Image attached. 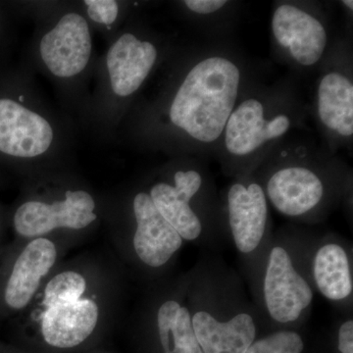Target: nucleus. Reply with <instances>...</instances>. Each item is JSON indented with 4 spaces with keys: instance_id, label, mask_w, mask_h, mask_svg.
<instances>
[{
    "instance_id": "nucleus-1",
    "label": "nucleus",
    "mask_w": 353,
    "mask_h": 353,
    "mask_svg": "<svg viewBox=\"0 0 353 353\" xmlns=\"http://www.w3.org/2000/svg\"><path fill=\"white\" fill-rule=\"evenodd\" d=\"M187 303L202 353H245L264 327L243 276L216 255L188 274Z\"/></svg>"
},
{
    "instance_id": "nucleus-2",
    "label": "nucleus",
    "mask_w": 353,
    "mask_h": 353,
    "mask_svg": "<svg viewBox=\"0 0 353 353\" xmlns=\"http://www.w3.org/2000/svg\"><path fill=\"white\" fill-rule=\"evenodd\" d=\"M308 234L296 228L274 233L245 281L270 332L299 329L310 318L315 292L308 276Z\"/></svg>"
},
{
    "instance_id": "nucleus-3",
    "label": "nucleus",
    "mask_w": 353,
    "mask_h": 353,
    "mask_svg": "<svg viewBox=\"0 0 353 353\" xmlns=\"http://www.w3.org/2000/svg\"><path fill=\"white\" fill-rule=\"evenodd\" d=\"M241 85L243 71L234 58L218 51L204 53L176 88L169 105V122L199 148L220 143Z\"/></svg>"
},
{
    "instance_id": "nucleus-4",
    "label": "nucleus",
    "mask_w": 353,
    "mask_h": 353,
    "mask_svg": "<svg viewBox=\"0 0 353 353\" xmlns=\"http://www.w3.org/2000/svg\"><path fill=\"white\" fill-rule=\"evenodd\" d=\"M252 174L272 208L303 224L321 222L350 194L347 172L301 157L266 158Z\"/></svg>"
},
{
    "instance_id": "nucleus-5",
    "label": "nucleus",
    "mask_w": 353,
    "mask_h": 353,
    "mask_svg": "<svg viewBox=\"0 0 353 353\" xmlns=\"http://www.w3.org/2000/svg\"><path fill=\"white\" fill-rule=\"evenodd\" d=\"M297 114L281 97L254 94L239 99L220 141L225 171L234 178L252 174L264 161V153L294 126Z\"/></svg>"
},
{
    "instance_id": "nucleus-6",
    "label": "nucleus",
    "mask_w": 353,
    "mask_h": 353,
    "mask_svg": "<svg viewBox=\"0 0 353 353\" xmlns=\"http://www.w3.org/2000/svg\"><path fill=\"white\" fill-rule=\"evenodd\" d=\"M158 212L183 241L216 250L223 238L219 201L201 166L180 169L173 182H158L148 192Z\"/></svg>"
},
{
    "instance_id": "nucleus-7",
    "label": "nucleus",
    "mask_w": 353,
    "mask_h": 353,
    "mask_svg": "<svg viewBox=\"0 0 353 353\" xmlns=\"http://www.w3.org/2000/svg\"><path fill=\"white\" fill-rule=\"evenodd\" d=\"M219 206L223 238L231 241L238 252L245 281L256 268L274 234L270 204L259 181L250 174L234 178Z\"/></svg>"
},
{
    "instance_id": "nucleus-8",
    "label": "nucleus",
    "mask_w": 353,
    "mask_h": 353,
    "mask_svg": "<svg viewBox=\"0 0 353 353\" xmlns=\"http://www.w3.org/2000/svg\"><path fill=\"white\" fill-rule=\"evenodd\" d=\"M352 245L338 234H308V276L313 290L341 314H353Z\"/></svg>"
},
{
    "instance_id": "nucleus-9",
    "label": "nucleus",
    "mask_w": 353,
    "mask_h": 353,
    "mask_svg": "<svg viewBox=\"0 0 353 353\" xmlns=\"http://www.w3.org/2000/svg\"><path fill=\"white\" fill-rule=\"evenodd\" d=\"M279 50L296 66L311 68L321 61L329 43L326 25L315 13L296 3L280 4L271 20Z\"/></svg>"
},
{
    "instance_id": "nucleus-10",
    "label": "nucleus",
    "mask_w": 353,
    "mask_h": 353,
    "mask_svg": "<svg viewBox=\"0 0 353 353\" xmlns=\"http://www.w3.org/2000/svg\"><path fill=\"white\" fill-rule=\"evenodd\" d=\"M95 202L85 190H68L64 201H28L14 216V227L25 238H37L59 228L81 230L97 219Z\"/></svg>"
},
{
    "instance_id": "nucleus-11",
    "label": "nucleus",
    "mask_w": 353,
    "mask_h": 353,
    "mask_svg": "<svg viewBox=\"0 0 353 353\" xmlns=\"http://www.w3.org/2000/svg\"><path fill=\"white\" fill-rule=\"evenodd\" d=\"M132 213L136 221L132 241L134 254L146 268L160 270L180 252L183 239L158 212L148 192L136 194Z\"/></svg>"
},
{
    "instance_id": "nucleus-12",
    "label": "nucleus",
    "mask_w": 353,
    "mask_h": 353,
    "mask_svg": "<svg viewBox=\"0 0 353 353\" xmlns=\"http://www.w3.org/2000/svg\"><path fill=\"white\" fill-rule=\"evenodd\" d=\"M41 58L53 75L70 78L87 67L92 53V38L87 20L68 13L41 39Z\"/></svg>"
},
{
    "instance_id": "nucleus-13",
    "label": "nucleus",
    "mask_w": 353,
    "mask_h": 353,
    "mask_svg": "<svg viewBox=\"0 0 353 353\" xmlns=\"http://www.w3.org/2000/svg\"><path fill=\"white\" fill-rule=\"evenodd\" d=\"M52 141V128L43 116L12 99H0V152L36 157L46 152Z\"/></svg>"
},
{
    "instance_id": "nucleus-14",
    "label": "nucleus",
    "mask_w": 353,
    "mask_h": 353,
    "mask_svg": "<svg viewBox=\"0 0 353 353\" xmlns=\"http://www.w3.org/2000/svg\"><path fill=\"white\" fill-rule=\"evenodd\" d=\"M316 115L334 145L347 143L353 136V83L341 68L327 69L316 88Z\"/></svg>"
},
{
    "instance_id": "nucleus-15",
    "label": "nucleus",
    "mask_w": 353,
    "mask_h": 353,
    "mask_svg": "<svg viewBox=\"0 0 353 353\" xmlns=\"http://www.w3.org/2000/svg\"><path fill=\"white\" fill-rule=\"evenodd\" d=\"M157 48L134 34H123L108 51V69L111 88L118 97H128L141 87L157 62Z\"/></svg>"
},
{
    "instance_id": "nucleus-16",
    "label": "nucleus",
    "mask_w": 353,
    "mask_h": 353,
    "mask_svg": "<svg viewBox=\"0 0 353 353\" xmlns=\"http://www.w3.org/2000/svg\"><path fill=\"white\" fill-rule=\"evenodd\" d=\"M57 256V248L48 239H36L26 246L16 260L6 285L4 296L10 307L22 309L28 305Z\"/></svg>"
},
{
    "instance_id": "nucleus-17",
    "label": "nucleus",
    "mask_w": 353,
    "mask_h": 353,
    "mask_svg": "<svg viewBox=\"0 0 353 353\" xmlns=\"http://www.w3.org/2000/svg\"><path fill=\"white\" fill-rule=\"evenodd\" d=\"M99 320V307L92 299L46 308L41 316V332L51 347L70 348L87 340Z\"/></svg>"
},
{
    "instance_id": "nucleus-18",
    "label": "nucleus",
    "mask_w": 353,
    "mask_h": 353,
    "mask_svg": "<svg viewBox=\"0 0 353 353\" xmlns=\"http://www.w3.org/2000/svg\"><path fill=\"white\" fill-rule=\"evenodd\" d=\"M189 276H185L179 292L158 304L154 322L163 353H202L187 303Z\"/></svg>"
},
{
    "instance_id": "nucleus-19",
    "label": "nucleus",
    "mask_w": 353,
    "mask_h": 353,
    "mask_svg": "<svg viewBox=\"0 0 353 353\" xmlns=\"http://www.w3.org/2000/svg\"><path fill=\"white\" fill-rule=\"evenodd\" d=\"M85 289L87 283L81 274L73 271L58 274L46 285L44 306L50 308L76 303L80 301Z\"/></svg>"
},
{
    "instance_id": "nucleus-20",
    "label": "nucleus",
    "mask_w": 353,
    "mask_h": 353,
    "mask_svg": "<svg viewBox=\"0 0 353 353\" xmlns=\"http://www.w3.org/2000/svg\"><path fill=\"white\" fill-rule=\"evenodd\" d=\"M305 343L296 330H276L259 336L245 353H303Z\"/></svg>"
},
{
    "instance_id": "nucleus-21",
    "label": "nucleus",
    "mask_w": 353,
    "mask_h": 353,
    "mask_svg": "<svg viewBox=\"0 0 353 353\" xmlns=\"http://www.w3.org/2000/svg\"><path fill=\"white\" fill-rule=\"evenodd\" d=\"M85 3L88 16L94 22L110 26L117 19L119 6L114 0H87Z\"/></svg>"
},
{
    "instance_id": "nucleus-22",
    "label": "nucleus",
    "mask_w": 353,
    "mask_h": 353,
    "mask_svg": "<svg viewBox=\"0 0 353 353\" xmlns=\"http://www.w3.org/2000/svg\"><path fill=\"white\" fill-rule=\"evenodd\" d=\"M224 0H185V6L192 12L199 15H210L220 11L227 6Z\"/></svg>"
},
{
    "instance_id": "nucleus-23",
    "label": "nucleus",
    "mask_w": 353,
    "mask_h": 353,
    "mask_svg": "<svg viewBox=\"0 0 353 353\" xmlns=\"http://www.w3.org/2000/svg\"><path fill=\"white\" fill-rule=\"evenodd\" d=\"M341 3H343V6L347 7L348 10L352 11V9H353V2L352 1V0H347V1H341Z\"/></svg>"
}]
</instances>
